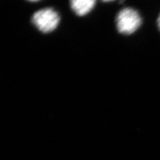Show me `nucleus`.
<instances>
[{"label":"nucleus","mask_w":160,"mask_h":160,"mask_svg":"<svg viewBox=\"0 0 160 160\" xmlns=\"http://www.w3.org/2000/svg\"><path fill=\"white\" fill-rule=\"evenodd\" d=\"M116 24L117 29L120 33L131 35L141 26L142 18L136 10L125 8L118 13Z\"/></svg>","instance_id":"f257e3e1"},{"label":"nucleus","mask_w":160,"mask_h":160,"mask_svg":"<svg viewBox=\"0 0 160 160\" xmlns=\"http://www.w3.org/2000/svg\"><path fill=\"white\" fill-rule=\"evenodd\" d=\"M58 13L51 8L40 9L32 16V23L40 32L49 33L58 26L59 23Z\"/></svg>","instance_id":"f03ea898"},{"label":"nucleus","mask_w":160,"mask_h":160,"mask_svg":"<svg viewBox=\"0 0 160 160\" xmlns=\"http://www.w3.org/2000/svg\"><path fill=\"white\" fill-rule=\"evenodd\" d=\"M73 11L79 16H84L93 9L96 1L93 0H73L70 2Z\"/></svg>","instance_id":"7ed1b4c3"},{"label":"nucleus","mask_w":160,"mask_h":160,"mask_svg":"<svg viewBox=\"0 0 160 160\" xmlns=\"http://www.w3.org/2000/svg\"><path fill=\"white\" fill-rule=\"evenodd\" d=\"M158 27L160 29V15H159V16L158 19Z\"/></svg>","instance_id":"20e7f679"}]
</instances>
